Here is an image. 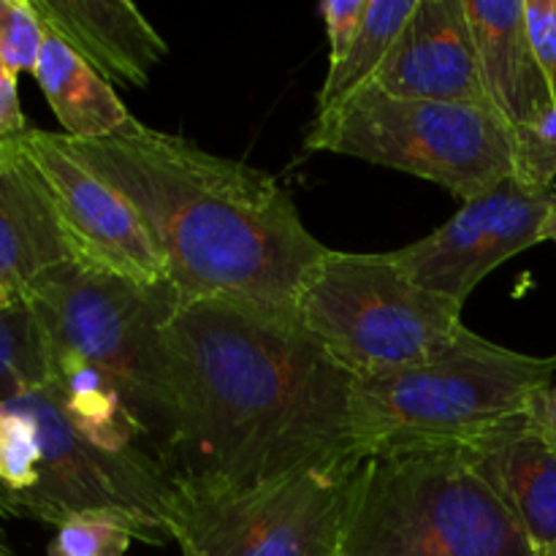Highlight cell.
Listing matches in <instances>:
<instances>
[{
    "instance_id": "1",
    "label": "cell",
    "mask_w": 556,
    "mask_h": 556,
    "mask_svg": "<svg viewBox=\"0 0 556 556\" xmlns=\"http://www.w3.org/2000/svg\"><path fill=\"white\" fill-rule=\"evenodd\" d=\"M172 489H250L299 472H356V378L293 315L204 299L166 326Z\"/></svg>"
},
{
    "instance_id": "2",
    "label": "cell",
    "mask_w": 556,
    "mask_h": 556,
    "mask_svg": "<svg viewBox=\"0 0 556 556\" xmlns=\"http://www.w3.org/2000/svg\"><path fill=\"white\" fill-rule=\"evenodd\" d=\"M68 144L139 212L179 304L226 299L296 318L302 288L329 248L271 174L139 119Z\"/></svg>"
},
{
    "instance_id": "3",
    "label": "cell",
    "mask_w": 556,
    "mask_h": 556,
    "mask_svg": "<svg viewBox=\"0 0 556 556\" xmlns=\"http://www.w3.org/2000/svg\"><path fill=\"white\" fill-rule=\"evenodd\" d=\"M556 356H527L465 326L429 362L353 386V438L364 459L462 451L552 389Z\"/></svg>"
},
{
    "instance_id": "4",
    "label": "cell",
    "mask_w": 556,
    "mask_h": 556,
    "mask_svg": "<svg viewBox=\"0 0 556 556\" xmlns=\"http://www.w3.org/2000/svg\"><path fill=\"white\" fill-rule=\"evenodd\" d=\"M49 353H68L117 383L161 462L172 443L174 389L166 326L179 309L172 282L139 286L79 261L43 271L25 291Z\"/></svg>"
},
{
    "instance_id": "5",
    "label": "cell",
    "mask_w": 556,
    "mask_h": 556,
    "mask_svg": "<svg viewBox=\"0 0 556 556\" xmlns=\"http://www.w3.org/2000/svg\"><path fill=\"white\" fill-rule=\"evenodd\" d=\"M342 556H538L456 451L375 456L351 486Z\"/></svg>"
},
{
    "instance_id": "6",
    "label": "cell",
    "mask_w": 556,
    "mask_h": 556,
    "mask_svg": "<svg viewBox=\"0 0 556 556\" xmlns=\"http://www.w3.org/2000/svg\"><path fill=\"white\" fill-rule=\"evenodd\" d=\"M296 320L356 380L418 367L462 334V307L413 282L389 253L329 250L309 275Z\"/></svg>"
},
{
    "instance_id": "7",
    "label": "cell",
    "mask_w": 556,
    "mask_h": 556,
    "mask_svg": "<svg viewBox=\"0 0 556 556\" xmlns=\"http://www.w3.org/2000/svg\"><path fill=\"white\" fill-rule=\"evenodd\" d=\"M304 147L413 174L445 188L462 204L514 174V130L494 112L405 101L375 85L334 112L315 114Z\"/></svg>"
},
{
    "instance_id": "8",
    "label": "cell",
    "mask_w": 556,
    "mask_h": 556,
    "mask_svg": "<svg viewBox=\"0 0 556 556\" xmlns=\"http://www.w3.org/2000/svg\"><path fill=\"white\" fill-rule=\"evenodd\" d=\"M356 472H299L250 489H172L166 530L182 556H331L340 552Z\"/></svg>"
},
{
    "instance_id": "9",
    "label": "cell",
    "mask_w": 556,
    "mask_h": 556,
    "mask_svg": "<svg viewBox=\"0 0 556 556\" xmlns=\"http://www.w3.org/2000/svg\"><path fill=\"white\" fill-rule=\"evenodd\" d=\"M556 188H535L510 174L418 242L391 250V261L427 291L456 307L497 266L543 242Z\"/></svg>"
},
{
    "instance_id": "10",
    "label": "cell",
    "mask_w": 556,
    "mask_h": 556,
    "mask_svg": "<svg viewBox=\"0 0 556 556\" xmlns=\"http://www.w3.org/2000/svg\"><path fill=\"white\" fill-rule=\"evenodd\" d=\"M20 147L52 193L74 261L139 286L168 282L166 258L139 212L71 150L63 134L27 128Z\"/></svg>"
},
{
    "instance_id": "11",
    "label": "cell",
    "mask_w": 556,
    "mask_h": 556,
    "mask_svg": "<svg viewBox=\"0 0 556 556\" xmlns=\"http://www.w3.org/2000/svg\"><path fill=\"white\" fill-rule=\"evenodd\" d=\"M372 85L405 101L462 103L494 112L483 90L465 0H418Z\"/></svg>"
},
{
    "instance_id": "12",
    "label": "cell",
    "mask_w": 556,
    "mask_h": 556,
    "mask_svg": "<svg viewBox=\"0 0 556 556\" xmlns=\"http://www.w3.org/2000/svg\"><path fill=\"white\" fill-rule=\"evenodd\" d=\"M516 516L538 556L556 548V448L530 410L456 451Z\"/></svg>"
},
{
    "instance_id": "13",
    "label": "cell",
    "mask_w": 556,
    "mask_h": 556,
    "mask_svg": "<svg viewBox=\"0 0 556 556\" xmlns=\"http://www.w3.org/2000/svg\"><path fill=\"white\" fill-rule=\"evenodd\" d=\"M43 27L106 81L147 87L168 43L128 0H30Z\"/></svg>"
},
{
    "instance_id": "14",
    "label": "cell",
    "mask_w": 556,
    "mask_h": 556,
    "mask_svg": "<svg viewBox=\"0 0 556 556\" xmlns=\"http://www.w3.org/2000/svg\"><path fill=\"white\" fill-rule=\"evenodd\" d=\"M74 261L58 206L20 141L0 155V286L16 296L54 266Z\"/></svg>"
},
{
    "instance_id": "15",
    "label": "cell",
    "mask_w": 556,
    "mask_h": 556,
    "mask_svg": "<svg viewBox=\"0 0 556 556\" xmlns=\"http://www.w3.org/2000/svg\"><path fill=\"white\" fill-rule=\"evenodd\" d=\"M483 90L510 130L556 109L525 27V0H465Z\"/></svg>"
},
{
    "instance_id": "16",
    "label": "cell",
    "mask_w": 556,
    "mask_h": 556,
    "mask_svg": "<svg viewBox=\"0 0 556 556\" xmlns=\"http://www.w3.org/2000/svg\"><path fill=\"white\" fill-rule=\"evenodd\" d=\"M33 76L63 128L60 134L68 139H103L134 119L112 90V81L103 79L52 30H47Z\"/></svg>"
},
{
    "instance_id": "17",
    "label": "cell",
    "mask_w": 556,
    "mask_h": 556,
    "mask_svg": "<svg viewBox=\"0 0 556 556\" xmlns=\"http://www.w3.org/2000/svg\"><path fill=\"white\" fill-rule=\"evenodd\" d=\"M416 5L418 0H369L356 41L342 63L326 74L318 92V114L334 112L348 98L372 85Z\"/></svg>"
},
{
    "instance_id": "18",
    "label": "cell",
    "mask_w": 556,
    "mask_h": 556,
    "mask_svg": "<svg viewBox=\"0 0 556 556\" xmlns=\"http://www.w3.org/2000/svg\"><path fill=\"white\" fill-rule=\"evenodd\" d=\"M139 541L147 546H163L168 532L155 521H147L125 510H87L71 516L54 530L49 541V556H128L130 546Z\"/></svg>"
},
{
    "instance_id": "19",
    "label": "cell",
    "mask_w": 556,
    "mask_h": 556,
    "mask_svg": "<svg viewBox=\"0 0 556 556\" xmlns=\"http://www.w3.org/2000/svg\"><path fill=\"white\" fill-rule=\"evenodd\" d=\"M52 383L43 331L25 299L0 313V405Z\"/></svg>"
},
{
    "instance_id": "20",
    "label": "cell",
    "mask_w": 556,
    "mask_h": 556,
    "mask_svg": "<svg viewBox=\"0 0 556 556\" xmlns=\"http://www.w3.org/2000/svg\"><path fill=\"white\" fill-rule=\"evenodd\" d=\"M38 424L20 400L0 405V497L20 519V505L38 483Z\"/></svg>"
},
{
    "instance_id": "21",
    "label": "cell",
    "mask_w": 556,
    "mask_h": 556,
    "mask_svg": "<svg viewBox=\"0 0 556 556\" xmlns=\"http://www.w3.org/2000/svg\"><path fill=\"white\" fill-rule=\"evenodd\" d=\"M47 27L30 0H0V58L16 76L36 68Z\"/></svg>"
},
{
    "instance_id": "22",
    "label": "cell",
    "mask_w": 556,
    "mask_h": 556,
    "mask_svg": "<svg viewBox=\"0 0 556 556\" xmlns=\"http://www.w3.org/2000/svg\"><path fill=\"white\" fill-rule=\"evenodd\" d=\"M514 174L535 188L556 182V109L514 128Z\"/></svg>"
},
{
    "instance_id": "23",
    "label": "cell",
    "mask_w": 556,
    "mask_h": 556,
    "mask_svg": "<svg viewBox=\"0 0 556 556\" xmlns=\"http://www.w3.org/2000/svg\"><path fill=\"white\" fill-rule=\"evenodd\" d=\"M525 27L538 68L556 92V0H525Z\"/></svg>"
},
{
    "instance_id": "24",
    "label": "cell",
    "mask_w": 556,
    "mask_h": 556,
    "mask_svg": "<svg viewBox=\"0 0 556 556\" xmlns=\"http://www.w3.org/2000/svg\"><path fill=\"white\" fill-rule=\"evenodd\" d=\"M369 0H324L320 16H324L326 36H329V68L342 63L348 49L356 41L362 30L364 14H367Z\"/></svg>"
},
{
    "instance_id": "25",
    "label": "cell",
    "mask_w": 556,
    "mask_h": 556,
    "mask_svg": "<svg viewBox=\"0 0 556 556\" xmlns=\"http://www.w3.org/2000/svg\"><path fill=\"white\" fill-rule=\"evenodd\" d=\"M27 119L20 106V92H16V74L0 58V141H16L27 134Z\"/></svg>"
},
{
    "instance_id": "26",
    "label": "cell",
    "mask_w": 556,
    "mask_h": 556,
    "mask_svg": "<svg viewBox=\"0 0 556 556\" xmlns=\"http://www.w3.org/2000/svg\"><path fill=\"white\" fill-rule=\"evenodd\" d=\"M530 416L532 421H535V427L541 429L543 438L556 448V386L541 391V394L532 400Z\"/></svg>"
},
{
    "instance_id": "27",
    "label": "cell",
    "mask_w": 556,
    "mask_h": 556,
    "mask_svg": "<svg viewBox=\"0 0 556 556\" xmlns=\"http://www.w3.org/2000/svg\"><path fill=\"white\" fill-rule=\"evenodd\" d=\"M543 242H554L556 244V204L552 206L546 217V226H543Z\"/></svg>"
},
{
    "instance_id": "28",
    "label": "cell",
    "mask_w": 556,
    "mask_h": 556,
    "mask_svg": "<svg viewBox=\"0 0 556 556\" xmlns=\"http://www.w3.org/2000/svg\"><path fill=\"white\" fill-rule=\"evenodd\" d=\"M16 302H22V299L16 296V293H11L9 288H3V286H0V313H5V309H11V307H14Z\"/></svg>"
},
{
    "instance_id": "29",
    "label": "cell",
    "mask_w": 556,
    "mask_h": 556,
    "mask_svg": "<svg viewBox=\"0 0 556 556\" xmlns=\"http://www.w3.org/2000/svg\"><path fill=\"white\" fill-rule=\"evenodd\" d=\"M0 556H14V552H11V546H9V541H5L3 530H0Z\"/></svg>"
},
{
    "instance_id": "30",
    "label": "cell",
    "mask_w": 556,
    "mask_h": 556,
    "mask_svg": "<svg viewBox=\"0 0 556 556\" xmlns=\"http://www.w3.org/2000/svg\"><path fill=\"white\" fill-rule=\"evenodd\" d=\"M0 516H3V519H11V508L5 505L3 497H0Z\"/></svg>"
},
{
    "instance_id": "31",
    "label": "cell",
    "mask_w": 556,
    "mask_h": 556,
    "mask_svg": "<svg viewBox=\"0 0 556 556\" xmlns=\"http://www.w3.org/2000/svg\"><path fill=\"white\" fill-rule=\"evenodd\" d=\"M16 141H20V139H16ZM16 141H0V155H5V152H9L11 147L16 144Z\"/></svg>"
},
{
    "instance_id": "32",
    "label": "cell",
    "mask_w": 556,
    "mask_h": 556,
    "mask_svg": "<svg viewBox=\"0 0 556 556\" xmlns=\"http://www.w3.org/2000/svg\"><path fill=\"white\" fill-rule=\"evenodd\" d=\"M543 556H556V548H552V552H548V554H543Z\"/></svg>"
},
{
    "instance_id": "33",
    "label": "cell",
    "mask_w": 556,
    "mask_h": 556,
    "mask_svg": "<svg viewBox=\"0 0 556 556\" xmlns=\"http://www.w3.org/2000/svg\"><path fill=\"white\" fill-rule=\"evenodd\" d=\"M331 556H342V554H340V552H337V554H331Z\"/></svg>"
}]
</instances>
